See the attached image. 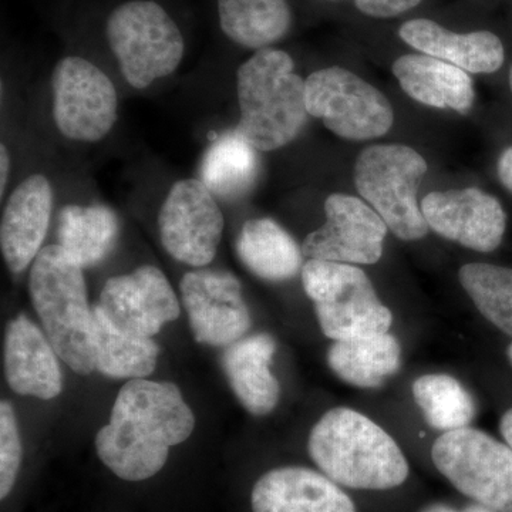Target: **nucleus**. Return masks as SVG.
<instances>
[{
  "label": "nucleus",
  "instance_id": "f257e3e1",
  "mask_svg": "<svg viewBox=\"0 0 512 512\" xmlns=\"http://www.w3.org/2000/svg\"><path fill=\"white\" fill-rule=\"evenodd\" d=\"M194 427V413L175 384L128 380L109 424L97 433V456L121 480H148L163 470L170 448L187 440Z\"/></svg>",
  "mask_w": 512,
  "mask_h": 512
},
{
  "label": "nucleus",
  "instance_id": "f03ea898",
  "mask_svg": "<svg viewBox=\"0 0 512 512\" xmlns=\"http://www.w3.org/2000/svg\"><path fill=\"white\" fill-rule=\"evenodd\" d=\"M308 448L326 477L355 490H390L409 477V463L393 437L348 407L323 414L311 431Z\"/></svg>",
  "mask_w": 512,
  "mask_h": 512
},
{
  "label": "nucleus",
  "instance_id": "7ed1b4c3",
  "mask_svg": "<svg viewBox=\"0 0 512 512\" xmlns=\"http://www.w3.org/2000/svg\"><path fill=\"white\" fill-rule=\"evenodd\" d=\"M237 130L256 151L288 146L301 134L309 113L306 80L284 50H256L237 73Z\"/></svg>",
  "mask_w": 512,
  "mask_h": 512
},
{
  "label": "nucleus",
  "instance_id": "20e7f679",
  "mask_svg": "<svg viewBox=\"0 0 512 512\" xmlns=\"http://www.w3.org/2000/svg\"><path fill=\"white\" fill-rule=\"evenodd\" d=\"M29 291L37 316L57 356L79 375L94 366L93 308L83 268L59 245L40 251L30 268Z\"/></svg>",
  "mask_w": 512,
  "mask_h": 512
},
{
  "label": "nucleus",
  "instance_id": "39448f33",
  "mask_svg": "<svg viewBox=\"0 0 512 512\" xmlns=\"http://www.w3.org/2000/svg\"><path fill=\"white\" fill-rule=\"evenodd\" d=\"M106 37L121 74L136 90L170 76L184 59L183 33L153 0H130L117 6L107 19Z\"/></svg>",
  "mask_w": 512,
  "mask_h": 512
},
{
  "label": "nucleus",
  "instance_id": "423d86ee",
  "mask_svg": "<svg viewBox=\"0 0 512 512\" xmlns=\"http://www.w3.org/2000/svg\"><path fill=\"white\" fill-rule=\"evenodd\" d=\"M302 282L326 338L338 342L389 332L392 312L356 265L309 259L302 266Z\"/></svg>",
  "mask_w": 512,
  "mask_h": 512
},
{
  "label": "nucleus",
  "instance_id": "0eeeda50",
  "mask_svg": "<svg viewBox=\"0 0 512 512\" xmlns=\"http://www.w3.org/2000/svg\"><path fill=\"white\" fill-rule=\"evenodd\" d=\"M427 170L426 160L403 144H377L357 157V192L402 241H417L429 232L417 202V191Z\"/></svg>",
  "mask_w": 512,
  "mask_h": 512
},
{
  "label": "nucleus",
  "instance_id": "6e6552de",
  "mask_svg": "<svg viewBox=\"0 0 512 512\" xmlns=\"http://www.w3.org/2000/svg\"><path fill=\"white\" fill-rule=\"evenodd\" d=\"M434 466L461 494L512 512V448L473 427L446 431L431 448Z\"/></svg>",
  "mask_w": 512,
  "mask_h": 512
},
{
  "label": "nucleus",
  "instance_id": "1a4fd4ad",
  "mask_svg": "<svg viewBox=\"0 0 512 512\" xmlns=\"http://www.w3.org/2000/svg\"><path fill=\"white\" fill-rule=\"evenodd\" d=\"M306 109L333 134L350 141L383 137L394 123L389 99L343 67H326L306 79Z\"/></svg>",
  "mask_w": 512,
  "mask_h": 512
},
{
  "label": "nucleus",
  "instance_id": "9d476101",
  "mask_svg": "<svg viewBox=\"0 0 512 512\" xmlns=\"http://www.w3.org/2000/svg\"><path fill=\"white\" fill-rule=\"evenodd\" d=\"M53 119L67 140L97 143L119 117V96L109 76L90 60L67 56L52 73Z\"/></svg>",
  "mask_w": 512,
  "mask_h": 512
},
{
  "label": "nucleus",
  "instance_id": "9b49d317",
  "mask_svg": "<svg viewBox=\"0 0 512 512\" xmlns=\"http://www.w3.org/2000/svg\"><path fill=\"white\" fill-rule=\"evenodd\" d=\"M224 224L217 197L200 178L174 183L158 214V231L165 251L175 261L198 269L214 261Z\"/></svg>",
  "mask_w": 512,
  "mask_h": 512
},
{
  "label": "nucleus",
  "instance_id": "f8f14e48",
  "mask_svg": "<svg viewBox=\"0 0 512 512\" xmlns=\"http://www.w3.org/2000/svg\"><path fill=\"white\" fill-rule=\"evenodd\" d=\"M325 214V224L303 241V256L350 265L380 261L389 228L370 205L352 195L332 194Z\"/></svg>",
  "mask_w": 512,
  "mask_h": 512
},
{
  "label": "nucleus",
  "instance_id": "ddd939ff",
  "mask_svg": "<svg viewBox=\"0 0 512 512\" xmlns=\"http://www.w3.org/2000/svg\"><path fill=\"white\" fill-rule=\"evenodd\" d=\"M181 299L198 343L229 346L251 329L252 319L237 276L227 271L195 269L180 282Z\"/></svg>",
  "mask_w": 512,
  "mask_h": 512
},
{
  "label": "nucleus",
  "instance_id": "4468645a",
  "mask_svg": "<svg viewBox=\"0 0 512 512\" xmlns=\"http://www.w3.org/2000/svg\"><path fill=\"white\" fill-rule=\"evenodd\" d=\"M96 308L114 328L150 339L181 313L173 286L153 265L138 266L130 274L110 278Z\"/></svg>",
  "mask_w": 512,
  "mask_h": 512
},
{
  "label": "nucleus",
  "instance_id": "2eb2a0df",
  "mask_svg": "<svg viewBox=\"0 0 512 512\" xmlns=\"http://www.w3.org/2000/svg\"><path fill=\"white\" fill-rule=\"evenodd\" d=\"M420 208L429 228L440 237L483 254L500 248L507 231L501 202L478 188L430 192Z\"/></svg>",
  "mask_w": 512,
  "mask_h": 512
},
{
  "label": "nucleus",
  "instance_id": "dca6fc26",
  "mask_svg": "<svg viewBox=\"0 0 512 512\" xmlns=\"http://www.w3.org/2000/svg\"><path fill=\"white\" fill-rule=\"evenodd\" d=\"M53 210V188L43 174H32L10 194L0 225V248L13 274H22L42 251Z\"/></svg>",
  "mask_w": 512,
  "mask_h": 512
},
{
  "label": "nucleus",
  "instance_id": "f3484780",
  "mask_svg": "<svg viewBox=\"0 0 512 512\" xmlns=\"http://www.w3.org/2000/svg\"><path fill=\"white\" fill-rule=\"evenodd\" d=\"M254 512H356L352 498L325 474L303 467L275 468L252 490Z\"/></svg>",
  "mask_w": 512,
  "mask_h": 512
},
{
  "label": "nucleus",
  "instance_id": "a211bd4d",
  "mask_svg": "<svg viewBox=\"0 0 512 512\" xmlns=\"http://www.w3.org/2000/svg\"><path fill=\"white\" fill-rule=\"evenodd\" d=\"M46 333L20 315L9 323L5 338V372L10 389L22 396L55 399L62 393V370Z\"/></svg>",
  "mask_w": 512,
  "mask_h": 512
},
{
  "label": "nucleus",
  "instance_id": "6ab92c4d",
  "mask_svg": "<svg viewBox=\"0 0 512 512\" xmlns=\"http://www.w3.org/2000/svg\"><path fill=\"white\" fill-rule=\"evenodd\" d=\"M399 36L423 55L454 64L467 73L498 72L505 60L503 42L488 30L454 33L434 20L413 19L400 26Z\"/></svg>",
  "mask_w": 512,
  "mask_h": 512
},
{
  "label": "nucleus",
  "instance_id": "aec40b11",
  "mask_svg": "<svg viewBox=\"0 0 512 512\" xmlns=\"http://www.w3.org/2000/svg\"><path fill=\"white\" fill-rule=\"evenodd\" d=\"M275 352V339L258 333L227 346L222 356V369L235 396L254 416L274 412L281 396V386L271 372Z\"/></svg>",
  "mask_w": 512,
  "mask_h": 512
},
{
  "label": "nucleus",
  "instance_id": "412c9836",
  "mask_svg": "<svg viewBox=\"0 0 512 512\" xmlns=\"http://www.w3.org/2000/svg\"><path fill=\"white\" fill-rule=\"evenodd\" d=\"M393 74L403 92L424 106L466 114L476 92L470 74L429 55H404L393 64Z\"/></svg>",
  "mask_w": 512,
  "mask_h": 512
},
{
  "label": "nucleus",
  "instance_id": "4be33fe9",
  "mask_svg": "<svg viewBox=\"0 0 512 512\" xmlns=\"http://www.w3.org/2000/svg\"><path fill=\"white\" fill-rule=\"evenodd\" d=\"M237 252L242 264L264 281H288L303 266L302 249L292 235L271 218L245 222L238 235Z\"/></svg>",
  "mask_w": 512,
  "mask_h": 512
},
{
  "label": "nucleus",
  "instance_id": "5701e85b",
  "mask_svg": "<svg viewBox=\"0 0 512 512\" xmlns=\"http://www.w3.org/2000/svg\"><path fill=\"white\" fill-rule=\"evenodd\" d=\"M330 369L343 382L360 389H377L402 366V346L389 332L338 340L328 352Z\"/></svg>",
  "mask_w": 512,
  "mask_h": 512
},
{
  "label": "nucleus",
  "instance_id": "b1692460",
  "mask_svg": "<svg viewBox=\"0 0 512 512\" xmlns=\"http://www.w3.org/2000/svg\"><path fill=\"white\" fill-rule=\"evenodd\" d=\"M119 231V218L106 205H66L59 214L57 245L80 268H92L109 255Z\"/></svg>",
  "mask_w": 512,
  "mask_h": 512
},
{
  "label": "nucleus",
  "instance_id": "393cba45",
  "mask_svg": "<svg viewBox=\"0 0 512 512\" xmlns=\"http://www.w3.org/2000/svg\"><path fill=\"white\" fill-rule=\"evenodd\" d=\"M218 18L231 42L255 52L284 39L292 26L286 0H218Z\"/></svg>",
  "mask_w": 512,
  "mask_h": 512
},
{
  "label": "nucleus",
  "instance_id": "a878e982",
  "mask_svg": "<svg viewBox=\"0 0 512 512\" xmlns=\"http://www.w3.org/2000/svg\"><path fill=\"white\" fill-rule=\"evenodd\" d=\"M94 366L113 379H146L156 370L160 348L153 339L138 338L114 328L93 306Z\"/></svg>",
  "mask_w": 512,
  "mask_h": 512
},
{
  "label": "nucleus",
  "instance_id": "bb28decb",
  "mask_svg": "<svg viewBox=\"0 0 512 512\" xmlns=\"http://www.w3.org/2000/svg\"><path fill=\"white\" fill-rule=\"evenodd\" d=\"M258 170V151L235 128L208 148L201 161L200 180L215 197L237 200L254 187Z\"/></svg>",
  "mask_w": 512,
  "mask_h": 512
},
{
  "label": "nucleus",
  "instance_id": "cd10ccee",
  "mask_svg": "<svg viewBox=\"0 0 512 512\" xmlns=\"http://www.w3.org/2000/svg\"><path fill=\"white\" fill-rule=\"evenodd\" d=\"M413 396L433 429L453 431L470 427L476 417L473 396L456 377L434 373L413 383Z\"/></svg>",
  "mask_w": 512,
  "mask_h": 512
},
{
  "label": "nucleus",
  "instance_id": "c85d7f7f",
  "mask_svg": "<svg viewBox=\"0 0 512 512\" xmlns=\"http://www.w3.org/2000/svg\"><path fill=\"white\" fill-rule=\"evenodd\" d=\"M458 279L478 312L512 339V268L467 264L458 272Z\"/></svg>",
  "mask_w": 512,
  "mask_h": 512
},
{
  "label": "nucleus",
  "instance_id": "c756f323",
  "mask_svg": "<svg viewBox=\"0 0 512 512\" xmlns=\"http://www.w3.org/2000/svg\"><path fill=\"white\" fill-rule=\"evenodd\" d=\"M22 463V441L18 421L10 403L0 404V498L5 500L18 478Z\"/></svg>",
  "mask_w": 512,
  "mask_h": 512
},
{
  "label": "nucleus",
  "instance_id": "7c9ffc66",
  "mask_svg": "<svg viewBox=\"0 0 512 512\" xmlns=\"http://www.w3.org/2000/svg\"><path fill=\"white\" fill-rule=\"evenodd\" d=\"M421 0H355L356 9L375 19H390L417 8Z\"/></svg>",
  "mask_w": 512,
  "mask_h": 512
},
{
  "label": "nucleus",
  "instance_id": "2f4dec72",
  "mask_svg": "<svg viewBox=\"0 0 512 512\" xmlns=\"http://www.w3.org/2000/svg\"><path fill=\"white\" fill-rule=\"evenodd\" d=\"M497 173L505 190L512 194V146L504 150L498 158Z\"/></svg>",
  "mask_w": 512,
  "mask_h": 512
},
{
  "label": "nucleus",
  "instance_id": "473e14b6",
  "mask_svg": "<svg viewBox=\"0 0 512 512\" xmlns=\"http://www.w3.org/2000/svg\"><path fill=\"white\" fill-rule=\"evenodd\" d=\"M0 195H5L6 187L9 183L10 175V156L8 147L5 144L0 146Z\"/></svg>",
  "mask_w": 512,
  "mask_h": 512
},
{
  "label": "nucleus",
  "instance_id": "72a5a7b5",
  "mask_svg": "<svg viewBox=\"0 0 512 512\" xmlns=\"http://www.w3.org/2000/svg\"><path fill=\"white\" fill-rule=\"evenodd\" d=\"M500 433L505 443L512 448V407L505 410L500 420Z\"/></svg>",
  "mask_w": 512,
  "mask_h": 512
},
{
  "label": "nucleus",
  "instance_id": "f704fd0d",
  "mask_svg": "<svg viewBox=\"0 0 512 512\" xmlns=\"http://www.w3.org/2000/svg\"><path fill=\"white\" fill-rule=\"evenodd\" d=\"M420 512H460V510H456V508L450 507L447 504L436 503L427 505Z\"/></svg>",
  "mask_w": 512,
  "mask_h": 512
},
{
  "label": "nucleus",
  "instance_id": "c9c22d12",
  "mask_svg": "<svg viewBox=\"0 0 512 512\" xmlns=\"http://www.w3.org/2000/svg\"><path fill=\"white\" fill-rule=\"evenodd\" d=\"M460 512H498L493 510V508L487 507V505L474 503L471 505H467L466 508L460 510Z\"/></svg>",
  "mask_w": 512,
  "mask_h": 512
},
{
  "label": "nucleus",
  "instance_id": "e433bc0d",
  "mask_svg": "<svg viewBox=\"0 0 512 512\" xmlns=\"http://www.w3.org/2000/svg\"><path fill=\"white\" fill-rule=\"evenodd\" d=\"M507 357H508V362H510V365L512 366V340H511L510 345H508V348H507Z\"/></svg>",
  "mask_w": 512,
  "mask_h": 512
},
{
  "label": "nucleus",
  "instance_id": "4c0bfd02",
  "mask_svg": "<svg viewBox=\"0 0 512 512\" xmlns=\"http://www.w3.org/2000/svg\"><path fill=\"white\" fill-rule=\"evenodd\" d=\"M510 87H511V93H512V66L510 70Z\"/></svg>",
  "mask_w": 512,
  "mask_h": 512
},
{
  "label": "nucleus",
  "instance_id": "58836bf2",
  "mask_svg": "<svg viewBox=\"0 0 512 512\" xmlns=\"http://www.w3.org/2000/svg\"><path fill=\"white\" fill-rule=\"evenodd\" d=\"M329 2H338V0H329Z\"/></svg>",
  "mask_w": 512,
  "mask_h": 512
}]
</instances>
